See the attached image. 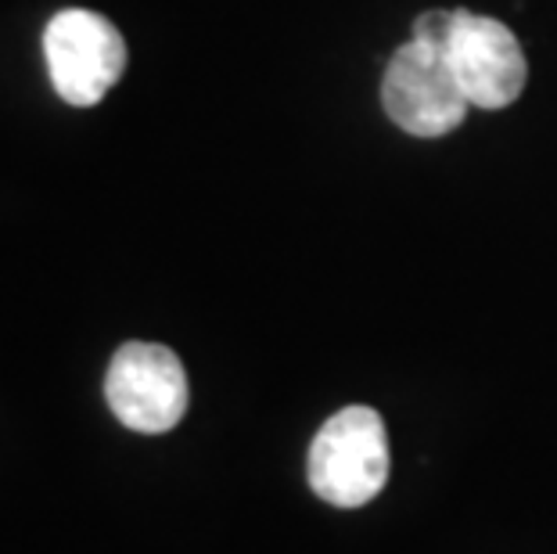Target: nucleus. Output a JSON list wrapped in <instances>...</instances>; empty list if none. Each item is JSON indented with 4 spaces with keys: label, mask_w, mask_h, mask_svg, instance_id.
Wrapping results in <instances>:
<instances>
[{
    "label": "nucleus",
    "mask_w": 557,
    "mask_h": 554,
    "mask_svg": "<svg viewBox=\"0 0 557 554\" xmlns=\"http://www.w3.org/2000/svg\"><path fill=\"white\" fill-rule=\"evenodd\" d=\"M382 104L388 120L410 137H446L471 112L468 94L449 65V54L418 40L403 44L388 58Z\"/></svg>",
    "instance_id": "7ed1b4c3"
},
{
    "label": "nucleus",
    "mask_w": 557,
    "mask_h": 554,
    "mask_svg": "<svg viewBox=\"0 0 557 554\" xmlns=\"http://www.w3.org/2000/svg\"><path fill=\"white\" fill-rule=\"evenodd\" d=\"M457 29V11H424V15L413 19V37L424 47H435V51H446L449 40H454Z\"/></svg>",
    "instance_id": "423d86ee"
},
{
    "label": "nucleus",
    "mask_w": 557,
    "mask_h": 554,
    "mask_svg": "<svg viewBox=\"0 0 557 554\" xmlns=\"http://www.w3.org/2000/svg\"><path fill=\"white\" fill-rule=\"evenodd\" d=\"M306 479L320 501L363 508L388 482V432L374 407L352 404L331 415L310 443Z\"/></svg>",
    "instance_id": "f257e3e1"
},
{
    "label": "nucleus",
    "mask_w": 557,
    "mask_h": 554,
    "mask_svg": "<svg viewBox=\"0 0 557 554\" xmlns=\"http://www.w3.org/2000/svg\"><path fill=\"white\" fill-rule=\"evenodd\" d=\"M44 62L58 98L90 109L126 73V40L98 11L69 8L47 22Z\"/></svg>",
    "instance_id": "f03ea898"
},
{
    "label": "nucleus",
    "mask_w": 557,
    "mask_h": 554,
    "mask_svg": "<svg viewBox=\"0 0 557 554\" xmlns=\"http://www.w3.org/2000/svg\"><path fill=\"white\" fill-rule=\"evenodd\" d=\"M104 399L126 429L159 435L187 415V371L159 342H126L104 374Z\"/></svg>",
    "instance_id": "20e7f679"
},
{
    "label": "nucleus",
    "mask_w": 557,
    "mask_h": 554,
    "mask_svg": "<svg viewBox=\"0 0 557 554\" xmlns=\"http://www.w3.org/2000/svg\"><path fill=\"white\" fill-rule=\"evenodd\" d=\"M449 65L465 87L471 109H507L525 90L529 62L511 29L496 19L457 11L454 40L446 47Z\"/></svg>",
    "instance_id": "39448f33"
}]
</instances>
